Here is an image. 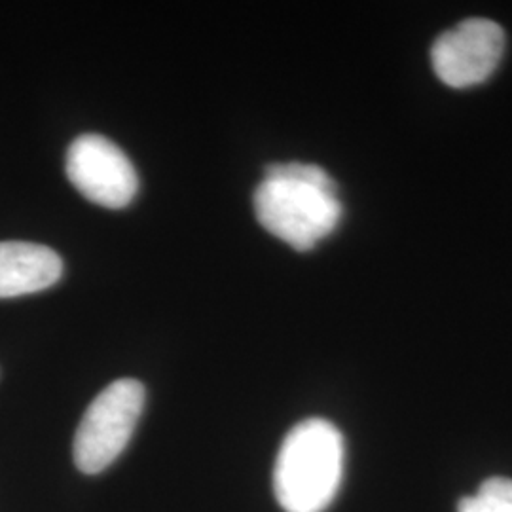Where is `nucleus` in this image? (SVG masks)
<instances>
[{
    "label": "nucleus",
    "instance_id": "obj_5",
    "mask_svg": "<svg viewBox=\"0 0 512 512\" xmlns=\"http://www.w3.org/2000/svg\"><path fill=\"white\" fill-rule=\"evenodd\" d=\"M505 52V31L492 19H467L442 33L431 48L433 71L456 90L473 88L495 73Z\"/></svg>",
    "mask_w": 512,
    "mask_h": 512
},
{
    "label": "nucleus",
    "instance_id": "obj_4",
    "mask_svg": "<svg viewBox=\"0 0 512 512\" xmlns=\"http://www.w3.org/2000/svg\"><path fill=\"white\" fill-rule=\"evenodd\" d=\"M65 171L84 198L109 209L126 207L139 190L137 171L128 156L103 135L86 133L74 139Z\"/></svg>",
    "mask_w": 512,
    "mask_h": 512
},
{
    "label": "nucleus",
    "instance_id": "obj_7",
    "mask_svg": "<svg viewBox=\"0 0 512 512\" xmlns=\"http://www.w3.org/2000/svg\"><path fill=\"white\" fill-rule=\"evenodd\" d=\"M458 512H512L511 478H488L475 495L459 501Z\"/></svg>",
    "mask_w": 512,
    "mask_h": 512
},
{
    "label": "nucleus",
    "instance_id": "obj_1",
    "mask_svg": "<svg viewBox=\"0 0 512 512\" xmlns=\"http://www.w3.org/2000/svg\"><path fill=\"white\" fill-rule=\"evenodd\" d=\"M256 219L296 251H310L330 236L344 215L329 173L313 164H272L256 186Z\"/></svg>",
    "mask_w": 512,
    "mask_h": 512
},
{
    "label": "nucleus",
    "instance_id": "obj_2",
    "mask_svg": "<svg viewBox=\"0 0 512 512\" xmlns=\"http://www.w3.org/2000/svg\"><path fill=\"white\" fill-rule=\"evenodd\" d=\"M346 444L340 429L323 418L296 423L281 442L274 467V494L285 512H323L344 478Z\"/></svg>",
    "mask_w": 512,
    "mask_h": 512
},
{
    "label": "nucleus",
    "instance_id": "obj_3",
    "mask_svg": "<svg viewBox=\"0 0 512 512\" xmlns=\"http://www.w3.org/2000/svg\"><path fill=\"white\" fill-rule=\"evenodd\" d=\"M145 399V385L131 378L112 382L93 399L74 435L78 471L99 475L120 458L143 414Z\"/></svg>",
    "mask_w": 512,
    "mask_h": 512
},
{
    "label": "nucleus",
    "instance_id": "obj_6",
    "mask_svg": "<svg viewBox=\"0 0 512 512\" xmlns=\"http://www.w3.org/2000/svg\"><path fill=\"white\" fill-rule=\"evenodd\" d=\"M63 275V260L54 249L27 241H0V298L50 289Z\"/></svg>",
    "mask_w": 512,
    "mask_h": 512
}]
</instances>
